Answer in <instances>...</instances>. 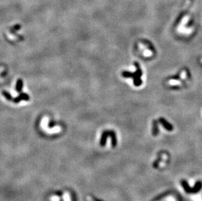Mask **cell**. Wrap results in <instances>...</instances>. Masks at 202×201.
I'll use <instances>...</instances> for the list:
<instances>
[{
    "label": "cell",
    "mask_w": 202,
    "mask_h": 201,
    "mask_svg": "<svg viewBox=\"0 0 202 201\" xmlns=\"http://www.w3.org/2000/svg\"><path fill=\"white\" fill-rule=\"evenodd\" d=\"M137 70L135 73H131L128 71H124L122 73V75L126 78H133V84L136 86H139L142 84V80H141V77L142 76V71H141V67L138 63H135Z\"/></svg>",
    "instance_id": "1"
},
{
    "label": "cell",
    "mask_w": 202,
    "mask_h": 201,
    "mask_svg": "<svg viewBox=\"0 0 202 201\" xmlns=\"http://www.w3.org/2000/svg\"><path fill=\"white\" fill-rule=\"evenodd\" d=\"M159 120H160V122L161 123L162 125L164 126V128L166 129L167 130H168V131H172V130L173 129V126H172V125H171V124L164 118H160L159 119Z\"/></svg>",
    "instance_id": "2"
},
{
    "label": "cell",
    "mask_w": 202,
    "mask_h": 201,
    "mask_svg": "<svg viewBox=\"0 0 202 201\" xmlns=\"http://www.w3.org/2000/svg\"><path fill=\"white\" fill-rule=\"evenodd\" d=\"M29 99V97L28 94L26 93H21L18 97H17V98L14 99L13 100H14V103H18L20 100H28Z\"/></svg>",
    "instance_id": "3"
},
{
    "label": "cell",
    "mask_w": 202,
    "mask_h": 201,
    "mask_svg": "<svg viewBox=\"0 0 202 201\" xmlns=\"http://www.w3.org/2000/svg\"><path fill=\"white\" fill-rule=\"evenodd\" d=\"M22 86H23V83H22V80L19 79L17 82V86H16V89H17V91L18 92H20L21 90H22Z\"/></svg>",
    "instance_id": "4"
},
{
    "label": "cell",
    "mask_w": 202,
    "mask_h": 201,
    "mask_svg": "<svg viewBox=\"0 0 202 201\" xmlns=\"http://www.w3.org/2000/svg\"><path fill=\"white\" fill-rule=\"evenodd\" d=\"M63 198H64V201H71L70 196H69V193H68V192H65V193L64 194V197H63Z\"/></svg>",
    "instance_id": "5"
},
{
    "label": "cell",
    "mask_w": 202,
    "mask_h": 201,
    "mask_svg": "<svg viewBox=\"0 0 202 201\" xmlns=\"http://www.w3.org/2000/svg\"><path fill=\"white\" fill-rule=\"evenodd\" d=\"M3 96H5V98H6L7 99L11 100L12 99L11 96H10V94H9V93H8L7 92H3Z\"/></svg>",
    "instance_id": "6"
},
{
    "label": "cell",
    "mask_w": 202,
    "mask_h": 201,
    "mask_svg": "<svg viewBox=\"0 0 202 201\" xmlns=\"http://www.w3.org/2000/svg\"><path fill=\"white\" fill-rule=\"evenodd\" d=\"M60 197L58 196H53L52 197V198L50 199L51 201H60Z\"/></svg>",
    "instance_id": "7"
}]
</instances>
